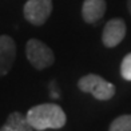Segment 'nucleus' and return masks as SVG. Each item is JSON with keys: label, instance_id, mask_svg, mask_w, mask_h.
<instances>
[{"label": "nucleus", "instance_id": "9", "mask_svg": "<svg viewBox=\"0 0 131 131\" xmlns=\"http://www.w3.org/2000/svg\"><path fill=\"white\" fill-rule=\"evenodd\" d=\"M108 131H131V115H121L111 122Z\"/></svg>", "mask_w": 131, "mask_h": 131}, {"label": "nucleus", "instance_id": "2", "mask_svg": "<svg viewBox=\"0 0 131 131\" xmlns=\"http://www.w3.org/2000/svg\"><path fill=\"white\" fill-rule=\"evenodd\" d=\"M79 90L91 94L98 100H108L115 95V86L96 74L84 75L78 82Z\"/></svg>", "mask_w": 131, "mask_h": 131}, {"label": "nucleus", "instance_id": "7", "mask_svg": "<svg viewBox=\"0 0 131 131\" xmlns=\"http://www.w3.org/2000/svg\"><path fill=\"white\" fill-rule=\"evenodd\" d=\"M106 12V0H84L82 5V16L86 23H95L102 19Z\"/></svg>", "mask_w": 131, "mask_h": 131}, {"label": "nucleus", "instance_id": "3", "mask_svg": "<svg viewBox=\"0 0 131 131\" xmlns=\"http://www.w3.org/2000/svg\"><path fill=\"white\" fill-rule=\"evenodd\" d=\"M26 55L28 62L36 70H44L50 67L55 62L53 52L48 46H46L41 40L29 39L26 46Z\"/></svg>", "mask_w": 131, "mask_h": 131}, {"label": "nucleus", "instance_id": "4", "mask_svg": "<svg viewBox=\"0 0 131 131\" xmlns=\"http://www.w3.org/2000/svg\"><path fill=\"white\" fill-rule=\"evenodd\" d=\"M52 12V0H27L23 8L26 20L34 26H43Z\"/></svg>", "mask_w": 131, "mask_h": 131}, {"label": "nucleus", "instance_id": "10", "mask_svg": "<svg viewBox=\"0 0 131 131\" xmlns=\"http://www.w3.org/2000/svg\"><path fill=\"white\" fill-rule=\"evenodd\" d=\"M121 75L124 80L131 82V52L123 58L121 64Z\"/></svg>", "mask_w": 131, "mask_h": 131}, {"label": "nucleus", "instance_id": "1", "mask_svg": "<svg viewBox=\"0 0 131 131\" xmlns=\"http://www.w3.org/2000/svg\"><path fill=\"white\" fill-rule=\"evenodd\" d=\"M26 118L32 128L38 131L47 128H62L67 122V116L63 108L53 103H43L31 107L27 111Z\"/></svg>", "mask_w": 131, "mask_h": 131}, {"label": "nucleus", "instance_id": "5", "mask_svg": "<svg viewBox=\"0 0 131 131\" xmlns=\"http://www.w3.org/2000/svg\"><path fill=\"white\" fill-rule=\"evenodd\" d=\"M126 36V23L123 19H111L106 23L102 32V41L106 47H116Z\"/></svg>", "mask_w": 131, "mask_h": 131}, {"label": "nucleus", "instance_id": "6", "mask_svg": "<svg viewBox=\"0 0 131 131\" xmlns=\"http://www.w3.org/2000/svg\"><path fill=\"white\" fill-rule=\"evenodd\" d=\"M16 59L15 40L8 35L0 36V76L7 75Z\"/></svg>", "mask_w": 131, "mask_h": 131}, {"label": "nucleus", "instance_id": "8", "mask_svg": "<svg viewBox=\"0 0 131 131\" xmlns=\"http://www.w3.org/2000/svg\"><path fill=\"white\" fill-rule=\"evenodd\" d=\"M0 131H34V128L28 123L26 115H23L19 111H15L8 115Z\"/></svg>", "mask_w": 131, "mask_h": 131}, {"label": "nucleus", "instance_id": "11", "mask_svg": "<svg viewBox=\"0 0 131 131\" xmlns=\"http://www.w3.org/2000/svg\"><path fill=\"white\" fill-rule=\"evenodd\" d=\"M127 7H128V11L131 14V0H127Z\"/></svg>", "mask_w": 131, "mask_h": 131}]
</instances>
